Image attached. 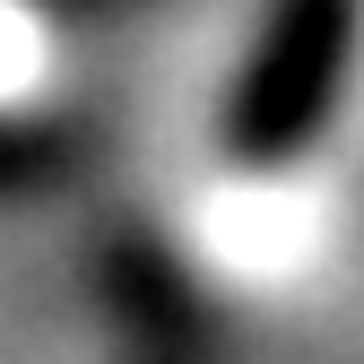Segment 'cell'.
<instances>
[{"label":"cell","instance_id":"6da1fadb","mask_svg":"<svg viewBox=\"0 0 364 364\" xmlns=\"http://www.w3.org/2000/svg\"><path fill=\"white\" fill-rule=\"evenodd\" d=\"M347 43H355V0H287L278 26H269V43H260V61H252V78H243L235 156L278 165V156H295L312 139V122H321L330 96H338Z\"/></svg>","mask_w":364,"mask_h":364}]
</instances>
